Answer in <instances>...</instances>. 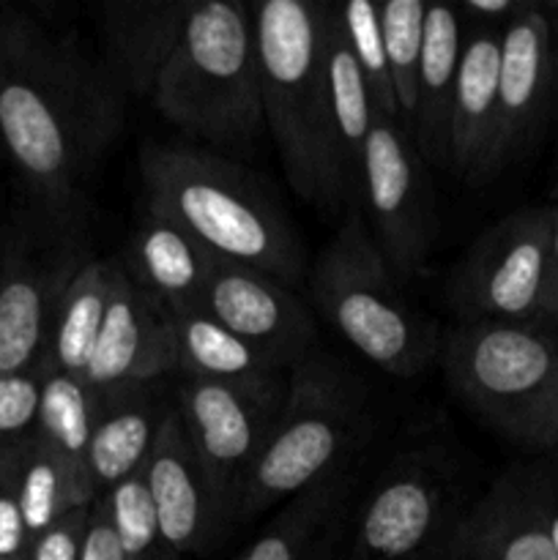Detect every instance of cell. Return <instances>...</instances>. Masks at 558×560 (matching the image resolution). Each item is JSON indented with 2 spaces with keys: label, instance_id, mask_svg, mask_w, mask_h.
<instances>
[{
  "label": "cell",
  "instance_id": "28",
  "mask_svg": "<svg viewBox=\"0 0 558 560\" xmlns=\"http://www.w3.org/2000/svg\"><path fill=\"white\" fill-rule=\"evenodd\" d=\"M93 419H96V394L85 386V381L63 375V372H53L44 364L36 438L85 479Z\"/></svg>",
  "mask_w": 558,
  "mask_h": 560
},
{
  "label": "cell",
  "instance_id": "6",
  "mask_svg": "<svg viewBox=\"0 0 558 560\" xmlns=\"http://www.w3.org/2000/svg\"><path fill=\"white\" fill-rule=\"evenodd\" d=\"M367 427L361 383L315 350L288 372L282 408L241 492L235 525L332 479Z\"/></svg>",
  "mask_w": 558,
  "mask_h": 560
},
{
  "label": "cell",
  "instance_id": "16",
  "mask_svg": "<svg viewBox=\"0 0 558 560\" xmlns=\"http://www.w3.org/2000/svg\"><path fill=\"white\" fill-rule=\"evenodd\" d=\"M175 372L173 315L148 295L118 262L102 337L82 375L93 394L124 386H153Z\"/></svg>",
  "mask_w": 558,
  "mask_h": 560
},
{
  "label": "cell",
  "instance_id": "41",
  "mask_svg": "<svg viewBox=\"0 0 558 560\" xmlns=\"http://www.w3.org/2000/svg\"><path fill=\"white\" fill-rule=\"evenodd\" d=\"M556 200H558V178H556ZM556 206H558V202H556Z\"/></svg>",
  "mask_w": 558,
  "mask_h": 560
},
{
  "label": "cell",
  "instance_id": "11",
  "mask_svg": "<svg viewBox=\"0 0 558 560\" xmlns=\"http://www.w3.org/2000/svg\"><path fill=\"white\" fill-rule=\"evenodd\" d=\"M282 399L284 392L224 383L184 381L178 386L175 410L230 525H235L241 492L271 435Z\"/></svg>",
  "mask_w": 558,
  "mask_h": 560
},
{
  "label": "cell",
  "instance_id": "15",
  "mask_svg": "<svg viewBox=\"0 0 558 560\" xmlns=\"http://www.w3.org/2000/svg\"><path fill=\"white\" fill-rule=\"evenodd\" d=\"M142 474L159 528L184 558L206 556L233 528L175 408L162 419Z\"/></svg>",
  "mask_w": 558,
  "mask_h": 560
},
{
  "label": "cell",
  "instance_id": "18",
  "mask_svg": "<svg viewBox=\"0 0 558 560\" xmlns=\"http://www.w3.org/2000/svg\"><path fill=\"white\" fill-rule=\"evenodd\" d=\"M197 0H109L98 9L102 69L120 96L151 98Z\"/></svg>",
  "mask_w": 558,
  "mask_h": 560
},
{
  "label": "cell",
  "instance_id": "24",
  "mask_svg": "<svg viewBox=\"0 0 558 560\" xmlns=\"http://www.w3.org/2000/svg\"><path fill=\"white\" fill-rule=\"evenodd\" d=\"M348 492L345 470L299 492L235 560H332L342 534Z\"/></svg>",
  "mask_w": 558,
  "mask_h": 560
},
{
  "label": "cell",
  "instance_id": "43",
  "mask_svg": "<svg viewBox=\"0 0 558 560\" xmlns=\"http://www.w3.org/2000/svg\"><path fill=\"white\" fill-rule=\"evenodd\" d=\"M556 452H558V443H556Z\"/></svg>",
  "mask_w": 558,
  "mask_h": 560
},
{
  "label": "cell",
  "instance_id": "40",
  "mask_svg": "<svg viewBox=\"0 0 558 560\" xmlns=\"http://www.w3.org/2000/svg\"><path fill=\"white\" fill-rule=\"evenodd\" d=\"M9 233L11 224L0 217V271H3V260H5V246H9Z\"/></svg>",
  "mask_w": 558,
  "mask_h": 560
},
{
  "label": "cell",
  "instance_id": "27",
  "mask_svg": "<svg viewBox=\"0 0 558 560\" xmlns=\"http://www.w3.org/2000/svg\"><path fill=\"white\" fill-rule=\"evenodd\" d=\"M16 495L31 539H38L74 509H88L96 501L85 476L38 438L16 452Z\"/></svg>",
  "mask_w": 558,
  "mask_h": 560
},
{
  "label": "cell",
  "instance_id": "26",
  "mask_svg": "<svg viewBox=\"0 0 558 560\" xmlns=\"http://www.w3.org/2000/svg\"><path fill=\"white\" fill-rule=\"evenodd\" d=\"M115 273H118V260H98L93 255L74 273L60 299L47 353H44V364L53 372H63L82 381L88 361L102 337L104 317H107L115 290Z\"/></svg>",
  "mask_w": 558,
  "mask_h": 560
},
{
  "label": "cell",
  "instance_id": "4",
  "mask_svg": "<svg viewBox=\"0 0 558 560\" xmlns=\"http://www.w3.org/2000/svg\"><path fill=\"white\" fill-rule=\"evenodd\" d=\"M151 102L164 120L211 151H249L266 129L252 5L197 0Z\"/></svg>",
  "mask_w": 558,
  "mask_h": 560
},
{
  "label": "cell",
  "instance_id": "32",
  "mask_svg": "<svg viewBox=\"0 0 558 560\" xmlns=\"http://www.w3.org/2000/svg\"><path fill=\"white\" fill-rule=\"evenodd\" d=\"M44 361L31 372L0 377V452H20L36 438Z\"/></svg>",
  "mask_w": 558,
  "mask_h": 560
},
{
  "label": "cell",
  "instance_id": "35",
  "mask_svg": "<svg viewBox=\"0 0 558 560\" xmlns=\"http://www.w3.org/2000/svg\"><path fill=\"white\" fill-rule=\"evenodd\" d=\"M82 560H124L113 525H109L107 506H104L102 498H96V501L91 503V509H88L85 539H82Z\"/></svg>",
  "mask_w": 558,
  "mask_h": 560
},
{
  "label": "cell",
  "instance_id": "33",
  "mask_svg": "<svg viewBox=\"0 0 558 560\" xmlns=\"http://www.w3.org/2000/svg\"><path fill=\"white\" fill-rule=\"evenodd\" d=\"M31 545L16 495V452H0V558L27 560Z\"/></svg>",
  "mask_w": 558,
  "mask_h": 560
},
{
  "label": "cell",
  "instance_id": "10",
  "mask_svg": "<svg viewBox=\"0 0 558 560\" xmlns=\"http://www.w3.org/2000/svg\"><path fill=\"white\" fill-rule=\"evenodd\" d=\"M359 208L397 282L419 277L435 244V189L410 131L383 115L361 156Z\"/></svg>",
  "mask_w": 558,
  "mask_h": 560
},
{
  "label": "cell",
  "instance_id": "36",
  "mask_svg": "<svg viewBox=\"0 0 558 560\" xmlns=\"http://www.w3.org/2000/svg\"><path fill=\"white\" fill-rule=\"evenodd\" d=\"M525 3L528 0H465V3L457 5V11L470 27L503 31L525 9Z\"/></svg>",
  "mask_w": 558,
  "mask_h": 560
},
{
  "label": "cell",
  "instance_id": "23",
  "mask_svg": "<svg viewBox=\"0 0 558 560\" xmlns=\"http://www.w3.org/2000/svg\"><path fill=\"white\" fill-rule=\"evenodd\" d=\"M463 27L465 22L457 5H427L410 137H414L425 162L441 164V167H446L449 104H452L460 55H463Z\"/></svg>",
  "mask_w": 558,
  "mask_h": 560
},
{
  "label": "cell",
  "instance_id": "25",
  "mask_svg": "<svg viewBox=\"0 0 558 560\" xmlns=\"http://www.w3.org/2000/svg\"><path fill=\"white\" fill-rule=\"evenodd\" d=\"M326 93L328 113H332L334 145H337L339 170L348 184L350 208L359 206V173L361 156H364L367 137L377 118L375 102H372L370 85L345 42L342 25H339L337 5L328 9L326 31Z\"/></svg>",
  "mask_w": 558,
  "mask_h": 560
},
{
  "label": "cell",
  "instance_id": "30",
  "mask_svg": "<svg viewBox=\"0 0 558 560\" xmlns=\"http://www.w3.org/2000/svg\"><path fill=\"white\" fill-rule=\"evenodd\" d=\"M102 501L107 506L109 525H113L124 560H186L159 528L142 470L107 492Z\"/></svg>",
  "mask_w": 558,
  "mask_h": 560
},
{
  "label": "cell",
  "instance_id": "20",
  "mask_svg": "<svg viewBox=\"0 0 558 560\" xmlns=\"http://www.w3.org/2000/svg\"><path fill=\"white\" fill-rule=\"evenodd\" d=\"M167 410L153 397V386H124L96 394V419L88 446V481L93 495L104 498L146 468Z\"/></svg>",
  "mask_w": 558,
  "mask_h": 560
},
{
  "label": "cell",
  "instance_id": "37",
  "mask_svg": "<svg viewBox=\"0 0 558 560\" xmlns=\"http://www.w3.org/2000/svg\"><path fill=\"white\" fill-rule=\"evenodd\" d=\"M553 230H550V266H547V301H545V326L558 331V206H553Z\"/></svg>",
  "mask_w": 558,
  "mask_h": 560
},
{
  "label": "cell",
  "instance_id": "31",
  "mask_svg": "<svg viewBox=\"0 0 558 560\" xmlns=\"http://www.w3.org/2000/svg\"><path fill=\"white\" fill-rule=\"evenodd\" d=\"M334 5H337V16L339 25H342L345 42H348L350 52H353L356 63H359L361 74H364L367 85H370L377 115L403 124L397 96H394L392 74H388L386 49H383L377 3H372V0H348V3Z\"/></svg>",
  "mask_w": 558,
  "mask_h": 560
},
{
  "label": "cell",
  "instance_id": "12",
  "mask_svg": "<svg viewBox=\"0 0 558 560\" xmlns=\"http://www.w3.org/2000/svg\"><path fill=\"white\" fill-rule=\"evenodd\" d=\"M460 517L443 470L430 454H405L377 479L353 536L356 560H421L441 556Z\"/></svg>",
  "mask_w": 558,
  "mask_h": 560
},
{
  "label": "cell",
  "instance_id": "19",
  "mask_svg": "<svg viewBox=\"0 0 558 560\" xmlns=\"http://www.w3.org/2000/svg\"><path fill=\"white\" fill-rule=\"evenodd\" d=\"M498 66L501 31L468 27L449 104L446 170L474 186L490 180V156L498 129Z\"/></svg>",
  "mask_w": 558,
  "mask_h": 560
},
{
  "label": "cell",
  "instance_id": "13",
  "mask_svg": "<svg viewBox=\"0 0 558 560\" xmlns=\"http://www.w3.org/2000/svg\"><path fill=\"white\" fill-rule=\"evenodd\" d=\"M206 315L290 372L317 350V317L293 288L252 268L217 262L200 306Z\"/></svg>",
  "mask_w": 558,
  "mask_h": 560
},
{
  "label": "cell",
  "instance_id": "3",
  "mask_svg": "<svg viewBox=\"0 0 558 560\" xmlns=\"http://www.w3.org/2000/svg\"><path fill=\"white\" fill-rule=\"evenodd\" d=\"M332 3L263 0L252 5L263 124L290 189L326 213L350 208L334 145L326 93V31Z\"/></svg>",
  "mask_w": 558,
  "mask_h": 560
},
{
  "label": "cell",
  "instance_id": "22",
  "mask_svg": "<svg viewBox=\"0 0 558 560\" xmlns=\"http://www.w3.org/2000/svg\"><path fill=\"white\" fill-rule=\"evenodd\" d=\"M173 328L175 372L184 381L224 383L255 392H284L288 386V372L202 310L173 315Z\"/></svg>",
  "mask_w": 558,
  "mask_h": 560
},
{
  "label": "cell",
  "instance_id": "21",
  "mask_svg": "<svg viewBox=\"0 0 558 560\" xmlns=\"http://www.w3.org/2000/svg\"><path fill=\"white\" fill-rule=\"evenodd\" d=\"M217 257L167 219L146 211L129 238L120 266L131 279L159 301L170 315L200 306L202 290L217 268Z\"/></svg>",
  "mask_w": 558,
  "mask_h": 560
},
{
  "label": "cell",
  "instance_id": "14",
  "mask_svg": "<svg viewBox=\"0 0 558 560\" xmlns=\"http://www.w3.org/2000/svg\"><path fill=\"white\" fill-rule=\"evenodd\" d=\"M550 113V16L545 3H525V9L501 31L498 129L490 156V180L528 153Z\"/></svg>",
  "mask_w": 558,
  "mask_h": 560
},
{
  "label": "cell",
  "instance_id": "2",
  "mask_svg": "<svg viewBox=\"0 0 558 560\" xmlns=\"http://www.w3.org/2000/svg\"><path fill=\"white\" fill-rule=\"evenodd\" d=\"M146 211L167 219L219 262L268 273L288 288L306 277V252L271 191L233 156L151 142L140 151Z\"/></svg>",
  "mask_w": 558,
  "mask_h": 560
},
{
  "label": "cell",
  "instance_id": "39",
  "mask_svg": "<svg viewBox=\"0 0 558 560\" xmlns=\"http://www.w3.org/2000/svg\"><path fill=\"white\" fill-rule=\"evenodd\" d=\"M550 16V60H553V113H558V3H547Z\"/></svg>",
  "mask_w": 558,
  "mask_h": 560
},
{
  "label": "cell",
  "instance_id": "1",
  "mask_svg": "<svg viewBox=\"0 0 558 560\" xmlns=\"http://www.w3.org/2000/svg\"><path fill=\"white\" fill-rule=\"evenodd\" d=\"M124 104L71 38L0 9V151L38 217L82 224L85 189L124 129Z\"/></svg>",
  "mask_w": 558,
  "mask_h": 560
},
{
  "label": "cell",
  "instance_id": "8",
  "mask_svg": "<svg viewBox=\"0 0 558 560\" xmlns=\"http://www.w3.org/2000/svg\"><path fill=\"white\" fill-rule=\"evenodd\" d=\"M553 211H514L470 244L446 284L457 323L545 326Z\"/></svg>",
  "mask_w": 558,
  "mask_h": 560
},
{
  "label": "cell",
  "instance_id": "38",
  "mask_svg": "<svg viewBox=\"0 0 558 560\" xmlns=\"http://www.w3.org/2000/svg\"><path fill=\"white\" fill-rule=\"evenodd\" d=\"M539 498H542V512H545L547 530H550L553 547L558 552V490L547 479L539 481Z\"/></svg>",
  "mask_w": 558,
  "mask_h": 560
},
{
  "label": "cell",
  "instance_id": "7",
  "mask_svg": "<svg viewBox=\"0 0 558 560\" xmlns=\"http://www.w3.org/2000/svg\"><path fill=\"white\" fill-rule=\"evenodd\" d=\"M449 386L492 430L528 448L558 443V331L457 323L438 342Z\"/></svg>",
  "mask_w": 558,
  "mask_h": 560
},
{
  "label": "cell",
  "instance_id": "34",
  "mask_svg": "<svg viewBox=\"0 0 558 560\" xmlns=\"http://www.w3.org/2000/svg\"><path fill=\"white\" fill-rule=\"evenodd\" d=\"M88 509H74L63 520H58L53 528L44 530L38 539H33L27 560H82Z\"/></svg>",
  "mask_w": 558,
  "mask_h": 560
},
{
  "label": "cell",
  "instance_id": "9",
  "mask_svg": "<svg viewBox=\"0 0 558 560\" xmlns=\"http://www.w3.org/2000/svg\"><path fill=\"white\" fill-rule=\"evenodd\" d=\"M88 257L82 224H53L38 213L11 224L0 271V377L42 364L60 299Z\"/></svg>",
  "mask_w": 558,
  "mask_h": 560
},
{
  "label": "cell",
  "instance_id": "5",
  "mask_svg": "<svg viewBox=\"0 0 558 560\" xmlns=\"http://www.w3.org/2000/svg\"><path fill=\"white\" fill-rule=\"evenodd\" d=\"M310 310L392 377L421 375L438 355L435 328L405 301L359 206L345 211L312 266Z\"/></svg>",
  "mask_w": 558,
  "mask_h": 560
},
{
  "label": "cell",
  "instance_id": "42",
  "mask_svg": "<svg viewBox=\"0 0 558 560\" xmlns=\"http://www.w3.org/2000/svg\"><path fill=\"white\" fill-rule=\"evenodd\" d=\"M0 560H11V558H0Z\"/></svg>",
  "mask_w": 558,
  "mask_h": 560
},
{
  "label": "cell",
  "instance_id": "17",
  "mask_svg": "<svg viewBox=\"0 0 558 560\" xmlns=\"http://www.w3.org/2000/svg\"><path fill=\"white\" fill-rule=\"evenodd\" d=\"M542 476H501L449 534L438 560H558L539 498Z\"/></svg>",
  "mask_w": 558,
  "mask_h": 560
},
{
  "label": "cell",
  "instance_id": "29",
  "mask_svg": "<svg viewBox=\"0 0 558 560\" xmlns=\"http://www.w3.org/2000/svg\"><path fill=\"white\" fill-rule=\"evenodd\" d=\"M425 0H386L377 3L383 49H386L388 74L397 96L403 126L410 131L416 109V77H419L421 42H425Z\"/></svg>",
  "mask_w": 558,
  "mask_h": 560
}]
</instances>
